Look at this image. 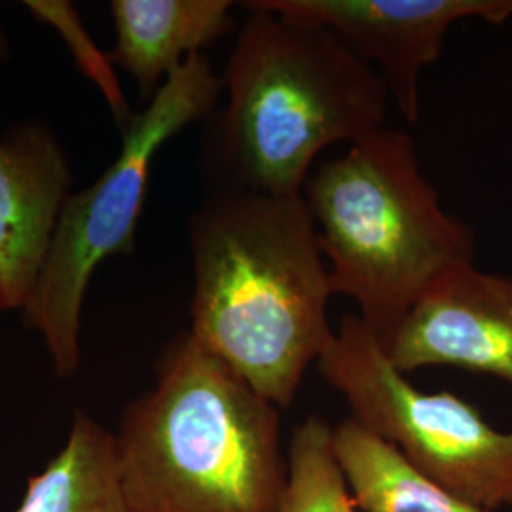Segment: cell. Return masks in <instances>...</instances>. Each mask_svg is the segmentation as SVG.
<instances>
[{
	"mask_svg": "<svg viewBox=\"0 0 512 512\" xmlns=\"http://www.w3.org/2000/svg\"><path fill=\"white\" fill-rule=\"evenodd\" d=\"M190 334L279 410L334 334L329 266L302 196L220 188L190 220Z\"/></svg>",
	"mask_w": 512,
	"mask_h": 512,
	"instance_id": "1",
	"label": "cell"
},
{
	"mask_svg": "<svg viewBox=\"0 0 512 512\" xmlns=\"http://www.w3.org/2000/svg\"><path fill=\"white\" fill-rule=\"evenodd\" d=\"M211 156L222 188L302 196L315 158L387 128L384 78L325 27L241 4Z\"/></svg>",
	"mask_w": 512,
	"mask_h": 512,
	"instance_id": "2",
	"label": "cell"
},
{
	"mask_svg": "<svg viewBox=\"0 0 512 512\" xmlns=\"http://www.w3.org/2000/svg\"><path fill=\"white\" fill-rule=\"evenodd\" d=\"M135 512H279L287 484L275 404L190 334L114 435Z\"/></svg>",
	"mask_w": 512,
	"mask_h": 512,
	"instance_id": "3",
	"label": "cell"
},
{
	"mask_svg": "<svg viewBox=\"0 0 512 512\" xmlns=\"http://www.w3.org/2000/svg\"><path fill=\"white\" fill-rule=\"evenodd\" d=\"M334 294L385 348L429 287L475 264V230L444 211L414 139L384 128L319 165L304 186Z\"/></svg>",
	"mask_w": 512,
	"mask_h": 512,
	"instance_id": "4",
	"label": "cell"
},
{
	"mask_svg": "<svg viewBox=\"0 0 512 512\" xmlns=\"http://www.w3.org/2000/svg\"><path fill=\"white\" fill-rule=\"evenodd\" d=\"M222 92V76L215 74L209 57L190 55L147 109L131 116L122 129V150L109 169L67 198L37 289L23 308L25 323L42 334L59 376L73 374L78 366L80 313L95 268L135 247L156 154L171 137L213 114Z\"/></svg>",
	"mask_w": 512,
	"mask_h": 512,
	"instance_id": "5",
	"label": "cell"
},
{
	"mask_svg": "<svg viewBox=\"0 0 512 512\" xmlns=\"http://www.w3.org/2000/svg\"><path fill=\"white\" fill-rule=\"evenodd\" d=\"M351 416L448 492L482 511L512 507V431L454 393H425L389 363L359 315H346L317 361Z\"/></svg>",
	"mask_w": 512,
	"mask_h": 512,
	"instance_id": "6",
	"label": "cell"
},
{
	"mask_svg": "<svg viewBox=\"0 0 512 512\" xmlns=\"http://www.w3.org/2000/svg\"><path fill=\"white\" fill-rule=\"evenodd\" d=\"M298 23L325 27L384 78L408 124L420 118V78L463 19L503 25L512 0H256Z\"/></svg>",
	"mask_w": 512,
	"mask_h": 512,
	"instance_id": "7",
	"label": "cell"
},
{
	"mask_svg": "<svg viewBox=\"0 0 512 512\" xmlns=\"http://www.w3.org/2000/svg\"><path fill=\"white\" fill-rule=\"evenodd\" d=\"M410 374L458 366L512 385V277L465 264L437 279L384 348Z\"/></svg>",
	"mask_w": 512,
	"mask_h": 512,
	"instance_id": "8",
	"label": "cell"
},
{
	"mask_svg": "<svg viewBox=\"0 0 512 512\" xmlns=\"http://www.w3.org/2000/svg\"><path fill=\"white\" fill-rule=\"evenodd\" d=\"M69 165L54 135L27 124L0 139V298L23 310L37 289L69 198Z\"/></svg>",
	"mask_w": 512,
	"mask_h": 512,
	"instance_id": "9",
	"label": "cell"
},
{
	"mask_svg": "<svg viewBox=\"0 0 512 512\" xmlns=\"http://www.w3.org/2000/svg\"><path fill=\"white\" fill-rule=\"evenodd\" d=\"M110 61L135 78L148 101L194 54L234 31L228 0H114Z\"/></svg>",
	"mask_w": 512,
	"mask_h": 512,
	"instance_id": "10",
	"label": "cell"
},
{
	"mask_svg": "<svg viewBox=\"0 0 512 512\" xmlns=\"http://www.w3.org/2000/svg\"><path fill=\"white\" fill-rule=\"evenodd\" d=\"M16 512H135L122 484L114 435L78 414L61 452L27 480Z\"/></svg>",
	"mask_w": 512,
	"mask_h": 512,
	"instance_id": "11",
	"label": "cell"
},
{
	"mask_svg": "<svg viewBox=\"0 0 512 512\" xmlns=\"http://www.w3.org/2000/svg\"><path fill=\"white\" fill-rule=\"evenodd\" d=\"M332 442L363 512H486L421 475L393 444L353 418L334 427Z\"/></svg>",
	"mask_w": 512,
	"mask_h": 512,
	"instance_id": "12",
	"label": "cell"
},
{
	"mask_svg": "<svg viewBox=\"0 0 512 512\" xmlns=\"http://www.w3.org/2000/svg\"><path fill=\"white\" fill-rule=\"evenodd\" d=\"M332 431L321 416H310L294 429L279 512L361 511L334 454Z\"/></svg>",
	"mask_w": 512,
	"mask_h": 512,
	"instance_id": "13",
	"label": "cell"
},
{
	"mask_svg": "<svg viewBox=\"0 0 512 512\" xmlns=\"http://www.w3.org/2000/svg\"><path fill=\"white\" fill-rule=\"evenodd\" d=\"M29 10L35 12L46 21L55 25L73 48L74 54L78 57L80 65L88 71L93 80L101 86L103 93L109 99L110 109L114 116L118 118L122 129L128 126L129 120L133 114H129L128 103L124 95L120 92V86L114 78V73L110 71V65L103 59L101 52L92 44V40L86 37L80 21L76 19V14L71 10L69 4L65 2H27Z\"/></svg>",
	"mask_w": 512,
	"mask_h": 512,
	"instance_id": "14",
	"label": "cell"
},
{
	"mask_svg": "<svg viewBox=\"0 0 512 512\" xmlns=\"http://www.w3.org/2000/svg\"><path fill=\"white\" fill-rule=\"evenodd\" d=\"M6 54H8V46H6V37H4L2 27H0V65H2V61L6 59Z\"/></svg>",
	"mask_w": 512,
	"mask_h": 512,
	"instance_id": "15",
	"label": "cell"
},
{
	"mask_svg": "<svg viewBox=\"0 0 512 512\" xmlns=\"http://www.w3.org/2000/svg\"><path fill=\"white\" fill-rule=\"evenodd\" d=\"M0 311H4V302H2V298H0Z\"/></svg>",
	"mask_w": 512,
	"mask_h": 512,
	"instance_id": "16",
	"label": "cell"
}]
</instances>
